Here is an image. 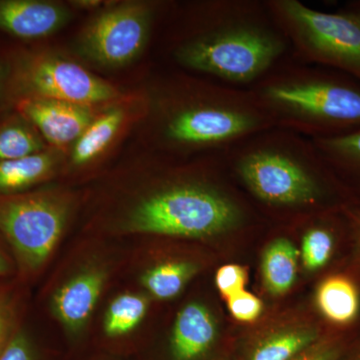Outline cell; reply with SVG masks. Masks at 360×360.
<instances>
[{
    "label": "cell",
    "mask_w": 360,
    "mask_h": 360,
    "mask_svg": "<svg viewBox=\"0 0 360 360\" xmlns=\"http://www.w3.org/2000/svg\"><path fill=\"white\" fill-rule=\"evenodd\" d=\"M338 13L345 14L360 27V0H352L341 7Z\"/></svg>",
    "instance_id": "cell-30"
},
{
    "label": "cell",
    "mask_w": 360,
    "mask_h": 360,
    "mask_svg": "<svg viewBox=\"0 0 360 360\" xmlns=\"http://www.w3.org/2000/svg\"><path fill=\"white\" fill-rule=\"evenodd\" d=\"M342 360H360V350L348 354L347 356L345 357Z\"/></svg>",
    "instance_id": "cell-33"
},
{
    "label": "cell",
    "mask_w": 360,
    "mask_h": 360,
    "mask_svg": "<svg viewBox=\"0 0 360 360\" xmlns=\"http://www.w3.org/2000/svg\"><path fill=\"white\" fill-rule=\"evenodd\" d=\"M105 279L103 269H90L56 291L52 298V311L68 330L77 333L84 328L98 302Z\"/></svg>",
    "instance_id": "cell-12"
},
{
    "label": "cell",
    "mask_w": 360,
    "mask_h": 360,
    "mask_svg": "<svg viewBox=\"0 0 360 360\" xmlns=\"http://www.w3.org/2000/svg\"><path fill=\"white\" fill-rule=\"evenodd\" d=\"M68 206L47 194L0 198V231L21 269L35 271L46 262L65 229Z\"/></svg>",
    "instance_id": "cell-7"
},
{
    "label": "cell",
    "mask_w": 360,
    "mask_h": 360,
    "mask_svg": "<svg viewBox=\"0 0 360 360\" xmlns=\"http://www.w3.org/2000/svg\"><path fill=\"white\" fill-rule=\"evenodd\" d=\"M229 312L236 321L250 323L257 321L264 311L262 300L248 291L243 290L227 300Z\"/></svg>",
    "instance_id": "cell-24"
},
{
    "label": "cell",
    "mask_w": 360,
    "mask_h": 360,
    "mask_svg": "<svg viewBox=\"0 0 360 360\" xmlns=\"http://www.w3.org/2000/svg\"><path fill=\"white\" fill-rule=\"evenodd\" d=\"M162 105L158 135L180 153L224 155L250 135L274 127L250 91L213 82L182 80Z\"/></svg>",
    "instance_id": "cell-5"
},
{
    "label": "cell",
    "mask_w": 360,
    "mask_h": 360,
    "mask_svg": "<svg viewBox=\"0 0 360 360\" xmlns=\"http://www.w3.org/2000/svg\"><path fill=\"white\" fill-rule=\"evenodd\" d=\"M343 214L352 231L354 238V262L355 267L360 272V208L354 206H345Z\"/></svg>",
    "instance_id": "cell-29"
},
{
    "label": "cell",
    "mask_w": 360,
    "mask_h": 360,
    "mask_svg": "<svg viewBox=\"0 0 360 360\" xmlns=\"http://www.w3.org/2000/svg\"><path fill=\"white\" fill-rule=\"evenodd\" d=\"M11 269V264H9L8 260L6 259L4 253L0 250V276L9 274Z\"/></svg>",
    "instance_id": "cell-32"
},
{
    "label": "cell",
    "mask_w": 360,
    "mask_h": 360,
    "mask_svg": "<svg viewBox=\"0 0 360 360\" xmlns=\"http://www.w3.org/2000/svg\"><path fill=\"white\" fill-rule=\"evenodd\" d=\"M44 143L25 123H7L0 127V161L18 160L42 153Z\"/></svg>",
    "instance_id": "cell-23"
},
{
    "label": "cell",
    "mask_w": 360,
    "mask_h": 360,
    "mask_svg": "<svg viewBox=\"0 0 360 360\" xmlns=\"http://www.w3.org/2000/svg\"><path fill=\"white\" fill-rule=\"evenodd\" d=\"M53 165V156L45 153L0 161V194L20 193L39 184L51 174Z\"/></svg>",
    "instance_id": "cell-18"
},
{
    "label": "cell",
    "mask_w": 360,
    "mask_h": 360,
    "mask_svg": "<svg viewBox=\"0 0 360 360\" xmlns=\"http://www.w3.org/2000/svg\"><path fill=\"white\" fill-rule=\"evenodd\" d=\"M315 328H288L269 333L251 347L246 360H292L321 340Z\"/></svg>",
    "instance_id": "cell-17"
},
{
    "label": "cell",
    "mask_w": 360,
    "mask_h": 360,
    "mask_svg": "<svg viewBox=\"0 0 360 360\" xmlns=\"http://www.w3.org/2000/svg\"><path fill=\"white\" fill-rule=\"evenodd\" d=\"M222 155L206 161L198 176L180 177L142 198L122 229L135 233L210 238L236 231L250 213L234 189Z\"/></svg>",
    "instance_id": "cell-4"
},
{
    "label": "cell",
    "mask_w": 360,
    "mask_h": 360,
    "mask_svg": "<svg viewBox=\"0 0 360 360\" xmlns=\"http://www.w3.org/2000/svg\"><path fill=\"white\" fill-rule=\"evenodd\" d=\"M0 360H33L32 345L25 333H16L2 350Z\"/></svg>",
    "instance_id": "cell-27"
},
{
    "label": "cell",
    "mask_w": 360,
    "mask_h": 360,
    "mask_svg": "<svg viewBox=\"0 0 360 360\" xmlns=\"http://www.w3.org/2000/svg\"><path fill=\"white\" fill-rule=\"evenodd\" d=\"M222 160L231 179L267 210L307 213L342 208L330 203L335 196L345 198L309 137L271 127L239 141Z\"/></svg>",
    "instance_id": "cell-2"
},
{
    "label": "cell",
    "mask_w": 360,
    "mask_h": 360,
    "mask_svg": "<svg viewBox=\"0 0 360 360\" xmlns=\"http://www.w3.org/2000/svg\"><path fill=\"white\" fill-rule=\"evenodd\" d=\"M198 271V265L187 260L161 262L144 272L141 283L158 300H172L184 290Z\"/></svg>",
    "instance_id": "cell-19"
},
{
    "label": "cell",
    "mask_w": 360,
    "mask_h": 360,
    "mask_svg": "<svg viewBox=\"0 0 360 360\" xmlns=\"http://www.w3.org/2000/svg\"><path fill=\"white\" fill-rule=\"evenodd\" d=\"M124 118L122 110H112L99 116L94 120L79 139L75 141L73 148L72 162L84 165L101 155L110 143L120 129Z\"/></svg>",
    "instance_id": "cell-20"
},
{
    "label": "cell",
    "mask_w": 360,
    "mask_h": 360,
    "mask_svg": "<svg viewBox=\"0 0 360 360\" xmlns=\"http://www.w3.org/2000/svg\"><path fill=\"white\" fill-rule=\"evenodd\" d=\"M155 4L125 2L97 15L80 39V51L94 63L110 68L129 65L146 49Z\"/></svg>",
    "instance_id": "cell-8"
},
{
    "label": "cell",
    "mask_w": 360,
    "mask_h": 360,
    "mask_svg": "<svg viewBox=\"0 0 360 360\" xmlns=\"http://www.w3.org/2000/svg\"><path fill=\"white\" fill-rule=\"evenodd\" d=\"M219 335V326L210 309L191 302L177 314L172 335L174 360H200L212 350Z\"/></svg>",
    "instance_id": "cell-14"
},
{
    "label": "cell",
    "mask_w": 360,
    "mask_h": 360,
    "mask_svg": "<svg viewBox=\"0 0 360 360\" xmlns=\"http://www.w3.org/2000/svg\"><path fill=\"white\" fill-rule=\"evenodd\" d=\"M22 97L54 99L78 105L103 103L118 96L108 82L82 65L54 56H37L25 59L16 73Z\"/></svg>",
    "instance_id": "cell-9"
},
{
    "label": "cell",
    "mask_w": 360,
    "mask_h": 360,
    "mask_svg": "<svg viewBox=\"0 0 360 360\" xmlns=\"http://www.w3.org/2000/svg\"><path fill=\"white\" fill-rule=\"evenodd\" d=\"M68 20L65 7L39 0H0V30L22 39H41Z\"/></svg>",
    "instance_id": "cell-11"
},
{
    "label": "cell",
    "mask_w": 360,
    "mask_h": 360,
    "mask_svg": "<svg viewBox=\"0 0 360 360\" xmlns=\"http://www.w3.org/2000/svg\"><path fill=\"white\" fill-rule=\"evenodd\" d=\"M175 63L222 84L246 89L290 54L265 0L195 4L170 49Z\"/></svg>",
    "instance_id": "cell-1"
},
{
    "label": "cell",
    "mask_w": 360,
    "mask_h": 360,
    "mask_svg": "<svg viewBox=\"0 0 360 360\" xmlns=\"http://www.w3.org/2000/svg\"><path fill=\"white\" fill-rule=\"evenodd\" d=\"M144 296L124 293L117 296L108 307L104 321V331L110 338L127 335L142 321L148 311Z\"/></svg>",
    "instance_id": "cell-21"
},
{
    "label": "cell",
    "mask_w": 360,
    "mask_h": 360,
    "mask_svg": "<svg viewBox=\"0 0 360 360\" xmlns=\"http://www.w3.org/2000/svg\"><path fill=\"white\" fill-rule=\"evenodd\" d=\"M274 127L309 139L360 129V82L340 71L281 59L246 87Z\"/></svg>",
    "instance_id": "cell-3"
},
{
    "label": "cell",
    "mask_w": 360,
    "mask_h": 360,
    "mask_svg": "<svg viewBox=\"0 0 360 360\" xmlns=\"http://www.w3.org/2000/svg\"><path fill=\"white\" fill-rule=\"evenodd\" d=\"M298 250L290 239L277 238L265 248L262 260V279L272 295H283L297 277Z\"/></svg>",
    "instance_id": "cell-16"
},
{
    "label": "cell",
    "mask_w": 360,
    "mask_h": 360,
    "mask_svg": "<svg viewBox=\"0 0 360 360\" xmlns=\"http://www.w3.org/2000/svg\"><path fill=\"white\" fill-rule=\"evenodd\" d=\"M72 6L82 7V8H96V7L101 6L103 2L96 1V0H78V1L71 2Z\"/></svg>",
    "instance_id": "cell-31"
},
{
    "label": "cell",
    "mask_w": 360,
    "mask_h": 360,
    "mask_svg": "<svg viewBox=\"0 0 360 360\" xmlns=\"http://www.w3.org/2000/svg\"><path fill=\"white\" fill-rule=\"evenodd\" d=\"M1 296H2V295H0V297H1Z\"/></svg>",
    "instance_id": "cell-34"
},
{
    "label": "cell",
    "mask_w": 360,
    "mask_h": 360,
    "mask_svg": "<svg viewBox=\"0 0 360 360\" xmlns=\"http://www.w3.org/2000/svg\"><path fill=\"white\" fill-rule=\"evenodd\" d=\"M347 347L340 338H321L292 360H342Z\"/></svg>",
    "instance_id": "cell-26"
},
{
    "label": "cell",
    "mask_w": 360,
    "mask_h": 360,
    "mask_svg": "<svg viewBox=\"0 0 360 360\" xmlns=\"http://www.w3.org/2000/svg\"><path fill=\"white\" fill-rule=\"evenodd\" d=\"M349 205L360 208V129L328 139H310Z\"/></svg>",
    "instance_id": "cell-13"
},
{
    "label": "cell",
    "mask_w": 360,
    "mask_h": 360,
    "mask_svg": "<svg viewBox=\"0 0 360 360\" xmlns=\"http://www.w3.org/2000/svg\"><path fill=\"white\" fill-rule=\"evenodd\" d=\"M248 270L238 264H226L217 270L215 276V283L220 295L225 300L245 290L248 283Z\"/></svg>",
    "instance_id": "cell-25"
},
{
    "label": "cell",
    "mask_w": 360,
    "mask_h": 360,
    "mask_svg": "<svg viewBox=\"0 0 360 360\" xmlns=\"http://www.w3.org/2000/svg\"><path fill=\"white\" fill-rule=\"evenodd\" d=\"M18 110L53 146H63L77 141L94 122L89 106L54 99L23 97Z\"/></svg>",
    "instance_id": "cell-10"
},
{
    "label": "cell",
    "mask_w": 360,
    "mask_h": 360,
    "mask_svg": "<svg viewBox=\"0 0 360 360\" xmlns=\"http://www.w3.org/2000/svg\"><path fill=\"white\" fill-rule=\"evenodd\" d=\"M300 63L340 71L360 82V27L340 13L310 8L300 0H265Z\"/></svg>",
    "instance_id": "cell-6"
},
{
    "label": "cell",
    "mask_w": 360,
    "mask_h": 360,
    "mask_svg": "<svg viewBox=\"0 0 360 360\" xmlns=\"http://www.w3.org/2000/svg\"><path fill=\"white\" fill-rule=\"evenodd\" d=\"M15 319L13 302L6 296L0 297V354L11 340Z\"/></svg>",
    "instance_id": "cell-28"
},
{
    "label": "cell",
    "mask_w": 360,
    "mask_h": 360,
    "mask_svg": "<svg viewBox=\"0 0 360 360\" xmlns=\"http://www.w3.org/2000/svg\"><path fill=\"white\" fill-rule=\"evenodd\" d=\"M335 232L329 225L315 224L307 227L302 241V259L305 269L316 271L326 266L335 250Z\"/></svg>",
    "instance_id": "cell-22"
},
{
    "label": "cell",
    "mask_w": 360,
    "mask_h": 360,
    "mask_svg": "<svg viewBox=\"0 0 360 360\" xmlns=\"http://www.w3.org/2000/svg\"><path fill=\"white\" fill-rule=\"evenodd\" d=\"M315 300L321 314L338 326L352 323L359 315V292L347 277L333 276L324 279L317 288Z\"/></svg>",
    "instance_id": "cell-15"
}]
</instances>
